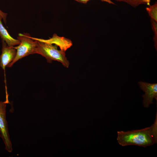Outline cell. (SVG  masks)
Here are the masks:
<instances>
[{
    "label": "cell",
    "mask_w": 157,
    "mask_h": 157,
    "mask_svg": "<svg viewBox=\"0 0 157 157\" xmlns=\"http://www.w3.org/2000/svg\"><path fill=\"white\" fill-rule=\"evenodd\" d=\"M8 103L6 100L0 102V136L5 144V149L8 152H11L13 151L12 146L6 117V107L7 104Z\"/></svg>",
    "instance_id": "obj_4"
},
{
    "label": "cell",
    "mask_w": 157,
    "mask_h": 157,
    "mask_svg": "<svg viewBox=\"0 0 157 157\" xmlns=\"http://www.w3.org/2000/svg\"><path fill=\"white\" fill-rule=\"evenodd\" d=\"M7 14L2 12L0 10V15L2 19L3 20L5 24L6 23V18Z\"/></svg>",
    "instance_id": "obj_13"
},
{
    "label": "cell",
    "mask_w": 157,
    "mask_h": 157,
    "mask_svg": "<svg viewBox=\"0 0 157 157\" xmlns=\"http://www.w3.org/2000/svg\"><path fill=\"white\" fill-rule=\"evenodd\" d=\"M75 1L84 4H86L90 0H75ZM102 1H104L110 4H115L110 0H101Z\"/></svg>",
    "instance_id": "obj_12"
},
{
    "label": "cell",
    "mask_w": 157,
    "mask_h": 157,
    "mask_svg": "<svg viewBox=\"0 0 157 157\" xmlns=\"http://www.w3.org/2000/svg\"><path fill=\"white\" fill-rule=\"evenodd\" d=\"M37 41L35 53L44 57L48 63H51L53 60L57 61L60 62L64 67H69V63L65 56V51L58 50V46L56 44Z\"/></svg>",
    "instance_id": "obj_2"
},
{
    "label": "cell",
    "mask_w": 157,
    "mask_h": 157,
    "mask_svg": "<svg viewBox=\"0 0 157 157\" xmlns=\"http://www.w3.org/2000/svg\"><path fill=\"white\" fill-rule=\"evenodd\" d=\"M117 139L122 146L137 145L146 147L157 142V112L153 124L140 129L117 131Z\"/></svg>",
    "instance_id": "obj_1"
},
{
    "label": "cell",
    "mask_w": 157,
    "mask_h": 157,
    "mask_svg": "<svg viewBox=\"0 0 157 157\" xmlns=\"http://www.w3.org/2000/svg\"><path fill=\"white\" fill-rule=\"evenodd\" d=\"M119 1L126 2L133 7H135L142 4L150 5L151 0H115Z\"/></svg>",
    "instance_id": "obj_9"
},
{
    "label": "cell",
    "mask_w": 157,
    "mask_h": 157,
    "mask_svg": "<svg viewBox=\"0 0 157 157\" xmlns=\"http://www.w3.org/2000/svg\"><path fill=\"white\" fill-rule=\"evenodd\" d=\"M2 19L0 15V36L2 40L4 41L9 47H14L19 45L20 41L18 39H16L12 37L3 26L1 22Z\"/></svg>",
    "instance_id": "obj_8"
},
{
    "label": "cell",
    "mask_w": 157,
    "mask_h": 157,
    "mask_svg": "<svg viewBox=\"0 0 157 157\" xmlns=\"http://www.w3.org/2000/svg\"><path fill=\"white\" fill-rule=\"evenodd\" d=\"M35 40L55 44L60 47V49L65 51L72 45L71 41L64 37H59L56 34L53 35L52 38L48 40H44L31 37Z\"/></svg>",
    "instance_id": "obj_7"
},
{
    "label": "cell",
    "mask_w": 157,
    "mask_h": 157,
    "mask_svg": "<svg viewBox=\"0 0 157 157\" xmlns=\"http://www.w3.org/2000/svg\"><path fill=\"white\" fill-rule=\"evenodd\" d=\"M2 47L0 56V67L4 70L5 83L6 92H7L5 74V68L14 59L17 50L14 47H9L2 40Z\"/></svg>",
    "instance_id": "obj_6"
},
{
    "label": "cell",
    "mask_w": 157,
    "mask_h": 157,
    "mask_svg": "<svg viewBox=\"0 0 157 157\" xmlns=\"http://www.w3.org/2000/svg\"><path fill=\"white\" fill-rule=\"evenodd\" d=\"M141 89L145 94L142 96L143 98L142 104L144 107L148 108L153 103L154 98L157 101V83H150L142 81L138 82Z\"/></svg>",
    "instance_id": "obj_5"
},
{
    "label": "cell",
    "mask_w": 157,
    "mask_h": 157,
    "mask_svg": "<svg viewBox=\"0 0 157 157\" xmlns=\"http://www.w3.org/2000/svg\"><path fill=\"white\" fill-rule=\"evenodd\" d=\"M151 23L152 24V28L153 30L154 35V46L156 50H157V22L154 19H151Z\"/></svg>",
    "instance_id": "obj_11"
},
{
    "label": "cell",
    "mask_w": 157,
    "mask_h": 157,
    "mask_svg": "<svg viewBox=\"0 0 157 157\" xmlns=\"http://www.w3.org/2000/svg\"><path fill=\"white\" fill-rule=\"evenodd\" d=\"M146 8V10L148 13L151 18L157 22V2L153 5L149 6Z\"/></svg>",
    "instance_id": "obj_10"
},
{
    "label": "cell",
    "mask_w": 157,
    "mask_h": 157,
    "mask_svg": "<svg viewBox=\"0 0 157 157\" xmlns=\"http://www.w3.org/2000/svg\"><path fill=\"white\" fill-rule=\"evenodd\" d=\"M27 33H19L17 39L20 41L18 46L14 47L17 50L16 56L14 60L7 67H11L19 60L31 54L35 53L38 41L32 39Z\"/></svg>",
    "instance_id": "obj_3"
}]
</instances>
